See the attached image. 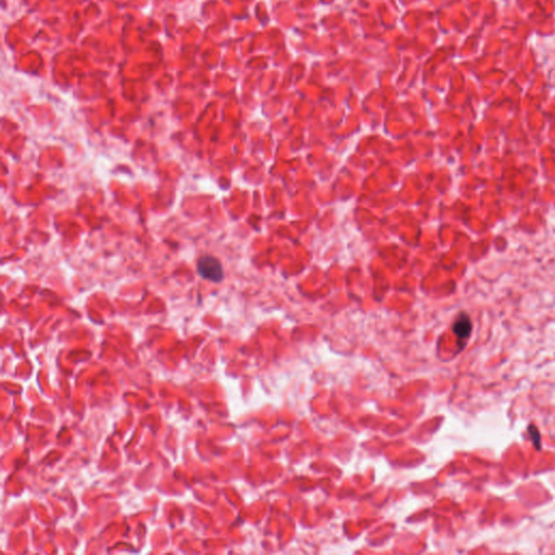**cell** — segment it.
I'll use <instances>...</instances> for the list:
<instances>
[{
    "instance_id": "cell-3",
    "label": "cell",
    "mask_w": 555,
    "mask_h": 555,
    "mask_svg": "<svg viewBox=\"0 0 555 555\" xmlns=\"http://www.w3.org/2000/svg\"><path fill=\"white\" fill-rule=\"evenodd\" d=\"M528 434H529V437L531 439V442H533L535 448L540 451L541 450V435L540 432L535 425H529L528 426Z\"/></svg>"
},
{
    "instance_id": "cell-2",
    "label": "cell",
    "mask_w": 555,
    "mask_h": 555,
    "mask_svg": "<svg viewBox=\"0 0 555 555\" xmlns=\"http://www.w3.org/2000/svg\"><path fill=\"white\" fill-rule=\"evenodd\" d=\"M472 330H473V323L470 316L464 312H462L455 320V322L454 323V327H453V331L457 340V346L461 347V350L462 348H464V346L466 345V342L468 339H470V336L472 334Z\"/></svg>"
},
{
    "instance_id": "cell-1",
    "label": "cell",
    "mask_w": 555,
    "mask_h": 555,
    "mask_svg": "<svg viewBox=\"0 0 555 555\" xmlns=\"http://www.w3.org/2000/svg\"><path fill=\"white\" fill-rule=\"evenodd\" d=\"M198 273L200 277L211 282H220L224 279V268L221 262L214 256H202L198 260Z\"/></svg>"
}]
</instances>
